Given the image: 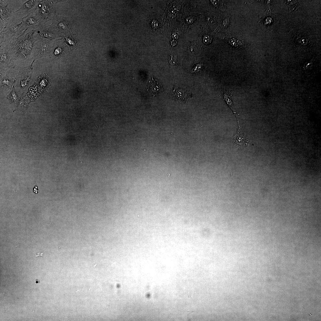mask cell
<instances>
[{
  "instance_id": "ac0fdd59",
  "label": "cell",
  "mask_w": 321,
  "mask_h": 321,
  "mask_svg": "<svg viewBox=\"0 0 321 321\" xmlns=\"http://www.w3.org/2000/svg\"><path fill=\"white\" fill-rule=\"evenodd\" d=\"M95 265H94L93 266V267H94V266L95 267V266L97 265V263H95Z\"/></svg>"
},
{
  "instance_id": "277c9868",
  "label": "cell",
  "mask_w": 321,
  "mask_h": 321,
  "mask_svg": "<svg viewBox=\"0 0 321 321\" xmlns=\"http://www.w3.org/2000/svg\"><path fill=\"white\" fill-rule=\"evenodd\" d=\"M52 1L40 0L35 11L40 23H46L52 19L54 13L52 6Z\"/></svg>"
},
{
  "instance_id": "6da1fadb",
  "label": "cell",
  "mask_w": 321,
  "mask_h": 321,
  "mask_svg": "<svg viewBox=\"0 0 321 321\" xmlns=\"http://www.w3.org/2000/svg\"><path fill=\"white\" fill-rule=\"evenodd\" d=\"M33 29H27L9 43V53L11 60L23 61L33 56V48L35 43Z\"/></svg>"
},
{
  "instance_id": "7a4b0ae2",
  "label": "cell",
  "mask_w": 321,
  "mask_h": 321,
  "mask_svg": "<svg viewBox=\"0 0 321 321\" xmlns=\"http://www.w3.org/2000/svg\"><path fill=\"white\" fill-rule=\"evenodd\" d=\"M22 18L15 13L10 22L0 31V44L4 43L9 44L12 40L26 30L22 25Z\"/></svg>"
},
{
  "instance_id": "3957f363",
  "label": "cell",
  "mask_w": 321,
  "mask_h": 321,
  "mask_svg": "<svg viewBox=\"0 0 321 321\" xmlns=\"http://www.w3.org/2000/svg\"><path fill=\"white\" fill-rule=\"evenodd\" d=\"M25 0L0 1V31L10 22Z\"/></svg>"
},
{
  "instance_id": "8992f818",
  "label": "cell",
  "mask_w": 321,
  "mask_h": 321,
  "mask_svg": "<svg viewBox=\"0 0 321 321\" xmlns=\"http://www.w3.org/2000/svg\"><path fill=\"white\" fill-rule=\"evenodd\" d=\"M51 41L39 40L35 42L33 49L34 59L47 56L50 54L52 46Z\"/></svg>"
},
{
  "instance_id": "30bf717a",
  "label": "cell",
  "mask_w": 321,
  "mask_h": 321,
  "mask_svg": "<svg viewBox=\"0 0 321 321\" xmlns=\"http://www.w3.org/2000/svg\"><path fill=\"white\" fill-rule=\"evenodd\" d=\"M222 90L223 93L224 99L232 110L233 111L234 113L236 114L235 110L232 100L231 92L227 90L226 91L224 89H223Z\"/></svg>"
},
{
  "instance_id": "9a60e30c",
  "label": "cell",
  "mask_w": 321,
  "mask_h": 321,
  "mask_svg": "<svg viewBox=\"0 0 321 321\" xmlns=\"http://www.w3.org/2000/svg\"><path fill=\"white\" fill-rule=\"evenodd\" d=\"M39 191L38 187L36 185L34 186L33 189V192L35 194H37Z\"/></svg>"
},
{
  "instance_id": "e0dca14e",
  "label": "cell",
  "mask_w": 321,
  "mask_h": 321,
  "mask_svg": "<svg viewBox=\"0 0 321 321\" xmlns=\"http://www.w3.org/2000/svg\"><path fill=\"white\" fill-rule=\"evenodd\" d=\"M35 283L36 284H39L40 283V281L37 279L35 280Z\"/></svg>"
},
{
  "instance_id": "ba28073f",
  "label": "cell",
  "mask_w": 321,
  "mask_h": 321,
  "mask_svg": "<svg viewBox=\"0 0 321 321\" xmlns=\"http://www.w3.org/2000/svg\"><path fill=\"white\" fill-rule=\"evenodd\" d=\"M40 23L35 12L30 13L22 18V25L26 30L30 28L33 29Z\"/></svg>"
},
{
  "instance_id": "8fae6325",
  "label": "cell",
  "mask_w": 321,
  "mask_h": 321,
  "mask_svg": "<svg viewBox=\"0 0 321 321\" xmlns=\"http://www.w3.org/2000/svg\"><path fill=\"white\" fill-rule=\"evenodd\" d=\"M234 140L237 147L239 149L242 148L244 146H246L248 142V140L240 134H236L234 136Z\"/></svg>"
},
{
  "instance_id": "52a82bcc",
  "label": "cell",
  "mask_w": 321,
  "mask_h": 321,
  "mask_svg": "<svg viewBox=\"0 0 321 321\" xmlns=\"http://www.w3.org/2000/svg\"><path fill=\"white\" fill-rule=\"evenodd\" d=\"M40 0H29L25 1L20 8L15 12V13L21 18L35 12Z\"/></svg>"
},
{
  "instance_id": "5bb4252c",
  "label": "cell",
  "mask_w": 321,
  "mask_h": 321,
  "mask_svg": "<svg viewBox=\"0 0 321 321\" xmlns=\"http://www.w3.org/2000/svg\"><path fill=\"white\" fill-rule=\"evenodd\" d=\"M169 62L172 65H174L176 64L177 62V59L176 56L174 55H173L172 54L171 55L169 58Z\"/></svg>"
},
{
  "instance_id": "5b68a950",
  "label": "cell",
  "mask_w": 321,
  "mask_h": 321,
  "mask_svg": "<svg viewBox=\"0 0 321 321\" xmlns=\"http://www.w3.org/2000/svg\"><path fill=\"white\" fill-rule=\"evenodd\" d=\"M33 36L35 42L39 40L51 41L56 37L53 26L47 25V23H40L33 29Z\"/></svg>"
},
{
  "instance_id": "7c38bea8",
  "label": "cell",
  "mask_w": 321,
  "mask_h": 321,
  "mask_svg": "<svg viewBox=\"0 0 321 321\" xmlns=\"http://www.w3.org/2000/svg\"><path fill=\"white\" fill-rule=\"evenodd\" d=\"M62 46L59 45L56 48L54 51V54L56 56H58L62 54L63 50Z\"/></svg>"
},
{
  "instance_id": "4fadbf2b",
  "label": "cell",
  "mask_w": 321,
  "mask_h": 321,
  "mask_svg": "<svg viewBox=\"0 0 321 321\" xmlns=\"http://www.w3.org/2000/svg\"><path fill=\"white\" fill-rule=\"evenodd\" d=\"M8 97L13 101H16L17 100V96L16 93L14 90H12L10 95L8 96Z\"/></svg>"
},
{
  "instance_id": "2e32d148",
  "label": "cell",
  "mask_w": 321,
  "mask_h": 321,
  "mask_svg": "<svg viewBox=\"0 0 321 321\" xmlns=\"http://www.w3.org/2000/svg\"><path fill=\"white\" fill-rule=\"evenodd\" d=\"M43 255H44V253L43 252L38 253L36 254L35 257H38V256H43Z\"/></svg>"
},
{
  "instance_id": "9c48e42d",
  "label": "cell",
  "mask_w": 321,
  "mask_h": 321,
  "mask_svg": "<svg viewBox=\"0 0 321 321\" xmlns=\"http://www.w3.org/2000/svg\"><path fill=\"white\" fill-rule=\"evenodd\" d=\"M9 44L4 43L0 44L1 66H6L10 59Z\"/></svg>"
}]
</instances>
